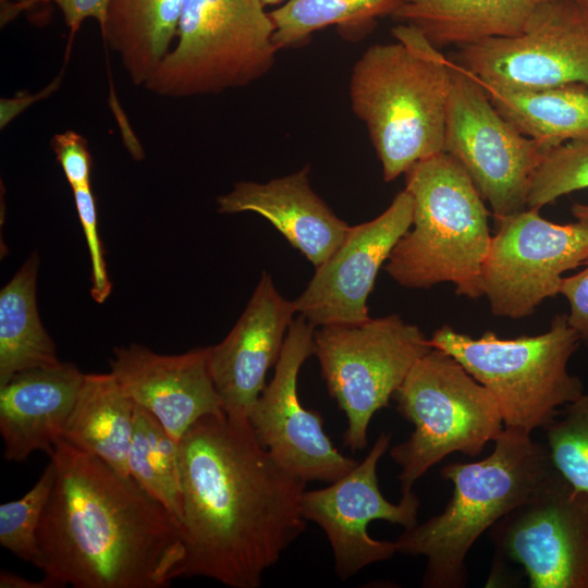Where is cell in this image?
<instances>
[{"label": "cell", "instance_id": "52a82bcc", "mask_svg": "<svg viewBox=\"0 0 588 588\" xmlns=\"http://www.w3.org/2000/svg\"><path fill=\"white\" fill-rule=\"evenodd\" d=\"M262 0H186L177 44L149 76L150 93L184 98L223 93L265 76L279 51Z\"/></svg>", "mask_w": 588, "mask_h": 588}, {"label": "cell", "instance_id": "d6986e66", "mask_svg": "<svg viewBox=\"0 0 588 588\" xmlns=\"http://www.w3.org/2000/svg\"><path fill=\"white\" fill-rule=\"evenodd\" d=\"M309 172L306 166L265 183L238 181L217 198L218 211L258 213L316 268L340 246L350 225L315 193Z\"/></svg>", "mask_w": 588, "mask_h": 588}, {"label": "cell", "instance_id": "7c38bea8", "mask_svg": "<svg viewBox=\"0 0 588 588\" xmlns=\"http://www.w3.org/2000/svg\"><path fill=\"white\" fill-rule=\"evenodd\" d=\"M452 61L497 88L588 85V20L573 0H547L520 34L461 47Z\"/></svg>", "mask_w": 588, "mask_h": 588}, {"label": "cell", "instance_id": "ffe728a7", "mask_svg": "<svg viewBox=\"0 0 588 588\" xmlns=\"http://www.w3.org/2000/svg\"><path fill=\"white\" fill-rule=\"evenodd\" d=\"M74 364L21 371L0 385L3 458L22 463L36 451L51 454L83 383Z\"/></svg>", "mask_w": 588, "mask_h": 588}, {"label": "cell", "instance_id": "ac0fdd59", "mask_svg": "<svg viewBox=\"0 0 588 588\" xmlns=\"http://www.w3.org/2000/svg\"><path fill=\"white\" fill-rule=\"evenodd\" d=\"M209 346L177 355L130 344L113 350L110 372L134 403L177 442L199 419L224 413L208 365Z\"/></svg>", "mask_w": 588, "mask_h": 588}, {"label": "cell", "instance_id": "e0dca14e", "mask_svg": "<svg viewBox=\"0 0 588 588\" xmlns=\"http://www.w3.org/2000/svg\"><path fill=\"white\" fill-rule=\"evenodd\" d=\"M295 313L294 301L283 297L264 271L229 334L209 346L210 375L229 417L247 420L267 385L268 370L280 358Z\"/></svg>", "mask_w": 588, "mask_h": 588}, {"label": "cell", "instance_id": "2e32d148", "mask_svg": "<svg viewBox=\"0 0 588 588\" xmlns=\"http://www.w3.org/2000/svg\"><path fill=\"white\" fill-rule=\"evenodd\" d=\"M413 198L404 188L375 219L351 226L334 253L294 299L315 327L352 326L371 318L367 299L377 274L413 222Z\"/></svg>", "mask_w": 588, "mask_h": 588}, {"label": "cell", "instance_id": "8d00e7d4", "mask_svg": "<svg viewBox=\"0 0 588 588\" xmlns=\"http://www.w3.org/2000/svg\"><path fill=\"white\" fill-rule=\"evenodd\" d=\"M5 9L1 12V22L7 23L15 15L25 9L30 8L33 4L41 3V0H0Z\"/></svg>", "mask_w": 588, "mask_h": 588}, {"label": "cell", "instance_id": "5b68a950", "mask_svg": "<svg viewBox=\"0 0 588 588\" xmlns=\"http://www.w3.org/2000/svg\"><path fill=\"white\" fill-rule=\"evenodd\" d=\"M405 189L413 198V222L387 260L388 274L409 289L451 282L457 295L481 297L492 235L485 199L466 170L441 151L405 172Z\"/></svg>", "mask_w": 588, "mask_h": 588}, {"label": "cell", "instance_id": "4316f807", "mask_svg": "<svg viewBox=\"0 0 588 588\" xmlns=\"http://www.w3.org/2000/svg\"><path fill=\"white\" fill-rule=\"evenodd\" d=\"M130 477L182 522L179 442L147 409L136 405L127 457Z\"/></svg>", "mask_w": 588, "mask_h": 588}, {"label": "cell", "instance_id": "74e56055", "mask_svg": "<svg viewBox=\"0 0 588 588\" xmlns=\"http://www.w3.org/2000/svg\"><path fill=\"white\" fill-rule=\"evenodd\" d=\"M572 213L577 220L588 222V204L574 203Z\"/></svg>", "mask_w": 588, "mask_h": 588}, {"label": "cell", "instance_id": "4fadbf2b", "mask_svg": "<svg viewBox=\"0 0 588 588\" xmlns=\"http://www.w3.org/2000/svg\"><path fill=\"white\" fill-rule=\"evenodd\" d=\"M497 554L518 564L531 588H588V495L558 471L491 529Z\"/></svg>", "mask_w": 588, "mask_h": 588}, {"label": "cell", "instance_id": "d6a6232c", "mask_svg": "<svg viewBox=\"0 0 588 588\" xmlns=\"http://www.w3.org/2000/svg\"><path fill=\"white\" fill-rule=\"evenodd\" d=\"M579 272L564 277L560 287L569 306L568 324L576 331L580 343L588 348V259Z\"/></svg>", "mask_w": 588, "mask_h": 588}, {"label": "cell", "instance_id": "d4e9b609", "mask_svg": "<svg viewBox=\"0 0 588 588\" xmlns=\"http://www.w3.org/2000/svg\"><path fill=\"white\" fill-rule=\"evenodd\" d=\"M38 269L34 252L0 292V385L21 371L61 363L37 308Z\"/></svg>", "mask_w": 588, "mask_h": 588}, {"label": "cell", "instance_id": "83f0119b", "mask_svg": "<svg viewBox=\"0 0 588 588\" xmlns=\"http://www.w3.org/2000/svg\"><path fill=\"white\" fill-rule=\"evenodd\" d=\"M546 445L560 475L588 495V392L546 427Z\"/></svg>", "mask_w": 588, "mask_h": 588}, {"label": "cell", "instance_id": "e575fe53", "mask_svg": "<svg viewBox=\"0 0 588 588\" xmlns=\"http://www.w3.org/2000/svg\"><path fill=\"white\" fill-rule=\"evenodd\" d=\"M62 74L56 77L49 85L36 94L20 93L12 98H2L0 101V127H5L16 115L26 108L45 99L58 89Z\"/></svg>", "mask_w": 588, "mask_h": 588}, {"label": "cell", "instance_id": "9c48e42d", "mask_svg": "<svg viewBox=\"0 0 588 588\" xmlns=\"http://www.w3.org/2000/svg\"><path fill=\"white\" fill-rule=\"evenodd\" d=\"M431 348L419 327L395 314L315 330L314 355L329 394L346 417V448L367 446L373 415L389 406L413 366Z\"/></svg>", "mask_w": 588, "mask_h": 588}, {"label": "cell", "instance_id": "484cf974", "mask_svg": "<svg viewBox=\"0 0 588 588\" xmlns=\"http://www.w3.org/2000/svg\"><path fill=\"white\" fill-rule=\"evenodd\" d=\"M405 0H289L270 11L279 50L306 42L313 34L335 26L345 34H360L393 15Z\"/></svg>", "mask_w": 588, "mask_h": 588}, {"label": "cell", "instance_id": "277c9868", "mask_svg": "<svg viewBox=\"0 0 588 588\" xmlns=\"http://www.w3.org/2000/svg\"><path fill=\"white\" fill-rule=\"evenodd\" d=\"M493 442L492 452L480 461L442 467L441 477L453 485L444 510L396 539L399 553L426 558L422 587H464L466 556L478 538L558 473L547 445L530 433L504 427Z\"/></svg>", "mask_w": 588, "mask_h": 588}, {"label": "cell", "instance_id": "f546056e", "mask_svg": "<svg viewBox=\"0 0 588 588\" xmlns=\"http://www.w3.org/2000/svg\"><path fill=\"white\" fill-rule=\"evenodd\" d=\"M588 188V140L569 142L546 154L536 170L527 208L541 209L563 195Z\"/></svg>", "mask_w": 588, "mask_h": 588}, {"label": "cell", "instance_id": "30bf717a", "mask_svg": "<svg viewBox=\"0 0 588 588\" xmlns=\"http://www.w3.org/2000/svg\"><path fill=\"white\" fill-rule=\"evenodd\" d=\"M451 72L443 151L463 166L494 218L525 210L548 149L504 119L481 83L452 60Z\"/></svg>", "mask_w": 588, "mask_h": 588}, {"label": "cell", "instance_id": "603a6c76", "mask_svg": "<svg viewBox=\"0 0 588 588\" xmlns=\"http://www.w3.org/2000/svg\"><path fill=\"white\" fill-rule=\"evenodd\" d=\"M186 0H111L101 36L130 79L144 86L169 53Z\"/></svg>", "mask_w": 588, "mask_h": 588}, {"label": "cell", "instance_id": "8fae6325", "mask_svg": "<svg viewBox=\"0 0 588 588\" xmlns=\"http://www.w3.org/2000/svg\"><path fill=\"white\" fill-rule=\"evenodd\" d=\"M540 209L495 218L497 233L481 270L483 295L494 316L525 318L560 294L563 274L588 259V222L558 224Z\"/></svg>", "mask_w": 588, "mask_h": 588}, {"label": "cell", "instance_id": "836d02e7", "mask_svg": "<svg viewBox=\"0 0 588 588\" xmlns=\"http://www.w3.org/2000/svg\"><path fill=\"white\" fill-rule=\"evenodd\" d=\"M111 0H41V3H54L60 9L64 23L70 30V41L87 19L97 21L100 30L105 26L108 7Z\"/></svg>", "mask_w": 588, "mask_h": 588}, {"label": "cell", "instance_id": "ab89813d", "mask_svg": "<svg viewBox=\"0 0 588 588\" xmlns=\"http://www.w3.org/2000/svg\"><path fill=\"white\" fill-rule=\"evenodd\" d=\"M265 5H281L289 0H262Z\"/></svg>", "mask_w": 588, "mask_h": 588}, {"label": "cell", "instance_id": "7402d4cb", "mask_svg": "<svg viewBox=\"0 0 588 588\" xmlns=\"http://www.w3.org/2000/svg\"><path fill=\"white\" fill-rule=\"evenodd\" d=\"M135 407L111 372L85 373L61 439L130 477Z\"/></svg>", "mask_w": 588, "mask_h": 588}, {"label": "cell", "instance_id": "8992f818", "mask_svg": "<svg viewBox=\"0 0 588 588\" xmlns=\"http://www.w3.org/2000/svg\"><path fill=\"white\" fill-rule=\"evenodd\" d=\"M429 343L453 356L494 397L505 428L531 433L546 428L559 408L584 393L568 363L580 341L559 314L544 333L502 339L493 332L473 338L450 326L434 330Z\"/></svg>", "mask_w": 588, "mask_h": 588}, {"label": "cell", "instance_id": "4dcf8cb0", "mask_svg": "<svg viewBox=\"0 0 588 588\" xmlns=\"http://www.w3.org/2000/svg\"><path fill=\"white\" fill-rule=\"evenodd\" d=\"M75 208L82 224L91 262L90 294L97 303H103L111 293L112 284L108 277L103 248L98 233V219L95 196L90 185L73 188Z\"/></svg>", "mask_w": 588, "mask_h": 588}, {"label": "cell", "instance_id": "d590c367", "mask_svg": "<svg viewBox=\"0 0 588 588\" xmlns=\"http://www.w3.org/2000/svg\"><path fill=\"white\" fill-rule=\"evenodd\" d=\"M0 588H61L59 584L45 576L40 580H30L7 569L0 572Z\"/></svg>", "mask_w": 588, "mask_h": 588}, {"label": "cell", "instance_id": "3957f363", "mask_svg": "<svg viewBox=\"0 0 588 588\" xmlns=\"http://www.w3.org/2000/svg\"><path fill=\"white\" fill-rule=\"evenodd\" d=\"M395 41L368 47L350 78L354 114L365 124L392 182L443 151L452 85L451 60L415 27L392 28Z\"/></svg>", "mask_w": 588, "mask_h": 588}, {"label": "cell", "instance_id": "7a4b0ae2", "mask_svg": "<svg viewBox=\"0 0 588 588\" xmlns=\"http://www.w3.org/2000/svg\"><path fill=\"white\" fill-rule=\"evenodd\" d=\"M37 568L59 586L164 588L185 558L179 522L131 477L59 439Z\"/></svg>", "mask_w": 588, "mask_h": 588}, {"label": "cell", "instance_id": "f1b7e54d", "mask_svg": "<svg viewBox=\"0 0 588 588\" xmlns=\"http://www.w3.org/2000/svg\"><path fill=\"white\" fill-rule=\"evenodd\" d=\"M54 483L50 460L37 482L21 499L0 505V544L16 558L37 567V531Z\"/></svg>", "mask_w": 588, "mask_h": 588}, {"label": "cell", "instance_id": "44dd1931", "mask_svg": "<svg viewBox=\"0 0 588 588\" xmlns=\"http://www.w3.org/2000/svg\"><path fill=\"white\" fill-rule=\"evenodd\" d=\"M547 0H405L392 17L440 49L518 35Z\"/></svg>", "mask_w": 588, "mask_h": 588}, {"label": "cell", "instance_id": "9a60e30c", "mask_svg": "<svg viewBox=\"0 0 588 588\" xmlns=\"http://www.w3.org/2000/svg\"><path fill=\"white\" fill-rule=\"evenodd\" d=\"M390 442V433H380L368 454L350 471L324 488L303 493L302 514L324 532L334 572L342 580L399 553L396 540H377L369 535L371 522L385 520L404 529L418 523L420 503L414 491L402 494L397 503L389 502L380 491L377 466Z\"/></svg>", "mask_w": 588, "mask_h": 588}, {"label": "cell", "instance_id": "1f68e13d", "mask_svg": "<svg viewBox=\"0 0 588 588\" xmlns=\"http://www.w3.org/2000/svg\"><path fill=\"white\" fill-rule=\"evenodd\" d=\"M51 147L72 189L90 185L93 158L87 140L81 134L74 131L58 133Z\"/></svg>", "mask_w": 588, "mask_h": 588}, {"label": "cell", "instance_id": "ba28073f", "mask_svg": "<svg viewBox=\"0 0 588 588\" xmlns=\"http://www.w3.org/2000/svg\"><path fill=\"white\" fill-rule=\"evenodd\" d=\"M396 411L414 425L407 440L392 446L402 494L433 465L453 453L475 457L504 428L491 393L450 354L431 348L394 393Z\"/></svg>", "mask_w": 588, "mask_h": 588}, {"label": "cell", "instance_id": "cb8c5ba5", "mask_svg": "<svg viewBox=\"0 0 588 588\" xmlns=\"http://www.w3.org/2000/svg\"><path fill=\"white\" fill-rule=\"evenodd\" d=\"M482 86L501 115L546 149L588 140V85L534 89Z\"/></svg>", "mask_w": 588, "mask_h": 588}, {"label": "cell", "instance_id": "f35d334b", "mask_svg": "<svg viewBox=\"0 0 588 588\" xmlns=\"http://www.w3.org/2000/svg\"><path fill=\"white\" fill-rule=\"evenodd\" d=\"M588 20V0H573Z\"/></svg>", "mask_w": 588, "mask_h": 588}, {"label": "cell", "instance_id": "6da1fadb", "mask_svg": "<svg viewBox=\"0 0 588 588\" xmlns=\"http://www.w3.org/2000/svg\"><path fill=\"white\" fill-rule=\"evenodd\" d=\"M179 449L185 558L177 578L260 587L306 528L307 482L275 461L248 420L225 413L195 422Z\"/></svg>", "mask_w": 588, "mask_h": 588}, {"label": "cell", "instance_id": "5bb4252c", "mask_svg": "<svg viewBox=\"0 0 588 588\" xmlns=\"http://www.w3.org/2000/svg\"><path fill=\"white\" fill-rule=\"evenodd\" d=\"M315 328L302 315L293 320L273 377L247 420L257 441L286 470L306 482H332L357 462L333 445L320 413L304 407L298 396L299 370L314 355Z\"/></svg>", "mask_w": 588, "mask_h": 588}]
</instances>
